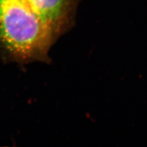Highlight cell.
I'll use <instances>...</instances> for the list:
<instances>
[{
    "instance_id": "1",
    "label": "cell",
    "mask_w": 147,
    "mask_h": 147,
    "mask_svg": "<svg viewBox=\"0 0 147 147\" xmlns=\"http://www.w3.org/2000/svg\"><path fill=\"white\" fill-rule=\"evenodd\" d=\"M55 36L24 0H0V42L22 59L38 58Z\"/></svg>"
},
{
    "instance_id": "2",
    "label": "cell",
    "mask_w": 147,
    "mask_h": 147,
    "mask_svg": "<svg viewBox=\"0 0 147 147\" xmlns=\"http://www.w3.org/2000/svg\"><path fill=\"white\" fill-rule=\"evenodd\" d=\"M56 37L69 20L72 0H24Z\"/></svg>"
}]
</instances>
